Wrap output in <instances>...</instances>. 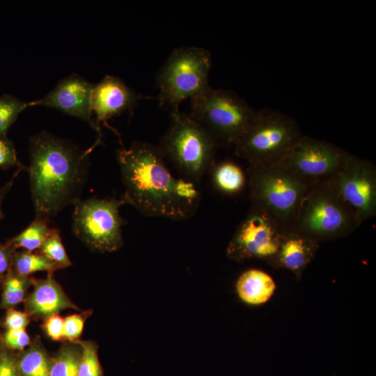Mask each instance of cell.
<instances>
[{"mask_svg":"<svg viewBox=\"0 0 376 376\" xmlns=\"http://www.w3.org/2000/svg\"><path fill=\"white\" fill-rule=\"evenodd\" d=\"M13 263L16 273L24 277L37 272H52L61 268L44 255L28 251L14 253Z\"/></svg>","mask_w":376,"mask_h":376,"instance_id":"cell-20","label":"cell"},{"mask_svg":"<svg viewBox=\"0 0 376 376\" xmlns=\"http://www.w3.org/2000/svg\"><path fill=\"white\" fill-rule=\"evenodd\" d=\"M212 182L220 192L233 195L240 192L244 187L246 176L237 164L225 161L214 164L212 169Z\"/></svg>","mask_w":376,"mask_h":376,"instance_id":"cell-18","label":"cell"},{"mask_svg":"<svg viewBox=\"0 0 376 376\" xmlns=\"http://www.w3.org/2000/svg\"><path fill=\"white\" fill-rule=\"evenodd\" d=\"M23 164L18 160L13 142L6 136H0V169L21 168Z\"/></svg>","mask_w":376,"mask_h":376,"instance_id":"cell-27","label":"cell"},{"mask_svg":"<svg viewBox=\"0 0 376 376\" xmlns=\"http://www.w3.org/2000/svg\"><path fill=\"white\" fill-rule=\"evenodd\" d=\"M3 338L6 345L13 350L24 349L30 342V338L24 329H8Z\"/></svg>","mask_w":376,"mask_h":376,"instance_id":"cell-29","label":"cell"},{"mask_svg":"<svg viewBox=\"0 0 376 376\" xmlns=\"http://www.w3.org/2000/svg\"><path fill=\"white\" fill-rule=\"evenodd\" d=\"M256 111L235 93L209 86L191 98L189 114L217 142L235 145L253 120Z\"/></svg>","mask_w":376,"mask_h":376,"instance_id":"cell-7","label":"cell"},{"mask_svg":"<svg viewBox=\"0 0 376 376\" xmlns=\"http://www.w3.org/2000/svg\"><path fill=\"white\" fill-rule=\"evenodd\" d=\"M34 288L26 301L29 315L49 317L63 309L76 308L51 274L33 281Z\"/></svg>","mask_w":376,"mask_h":376,"instance_id":"cell-16","label":"cell"},{"mask_svg":"<svg viewBox=\"0 0 376 376\" xmlns=\"http://www.w3.org/2000/svg\"><path fill=\"white\" fill-rule=\"evenodd\" d=\"M94 86L77 74L61 79L55 88L38 100L28 102L29 107L42 105L87 121L95 129L92 118V94Z\"/></svg>","mask_w":376,"mask_h":376,"instance_id":"cell-13","label":"cell"},{"mask_svg":"<svg viewBox=\"0 0 376 376\" xmlns=\"http://www.w3.org/2000/svg\"><path fill=\"white\" fill-rule=\"evenodd\" d=\"M276 283L267 272L250 269L244 272L236 282L237 293L244 303L259 306L267 302L273 296Z\"/></svg>","mask_w":376,"mask_h":376,"instance_id":"cell-17","label":"cell"},{"mask_svg":"<svg viewBox=\"0 0 376 376\" xmlns=\"http://www.w3.org/2000/svg\"><path fill=\"white\" fill-rule=\"evenodd\" d=\"M361 224L326 181L312 185L299 205L291 229L320 242L346 236Z\"/></svg>","mask_w":376,"mask_h":376,"instance_id":"cell-5","label":"cell"},{"mask_svg":"<svg viewBox=\"0 0 376 376\" xmlns=\"http://www.w3.org/2000/svg\"><path fill=\"white\" fill-rule=\"evenodd\" d=\"M303 136L297 122L276 110L256 113L235 146L236 155L249 164L279 162Z\"/></svg>","mask_w":376,"mask_h":376,"instance_id":"cell-6","label":"cell"},{"mask_svg":"<svg viewBox=\"0 0 376 376\" xmlns=\"http://www.w3.org/2000/svg\"><path fill=\"white\" fill-rule=\"evenodd\" d=\"M49 219L36 216L33 221L9 243L15 249L23 248L28 251L38 249L53 229L49 225Z\"/></svg>","mask_w":376,"mask_h":376,"instance_id":"cell-19","label":"cell"},{"mask_svg":"<svg viewBox=\"0 0 376 376\" xmlns=\"http://www.w3.org/2000/svg\"><path fill=\"white\" fill-rule=\"evenodd\" d=\"M79 345L81 355L77 376H103L96 345L90 341L79 342Z\"/></svg>","mask_w":376,"mask_h":376,"instance_id":"cell-26","label":"cell"},{"mask_svg":"<svg viewBox=\"0 0 376 376\" xmlns=\"http://www.w3.org/2000/svg\"><path fill=\"white\" fill-rule=\"evenodd\" d=\"M28 107V102L15 96L8 94L0 96V136H7L9 128Z\"/></svg>","mask_w":376,"mask_h":376,"instance_id":"cell-23","label":"cell"},{"mask_svg":"<svg viewBox=\"0 0 376 376\" xmlns=\"http://www.w3.org/2000/svg\"><path fill=\"white\" fill-rule=\"evenodd\" d=\"M125 204L122 198L79 200L74 204L73 232L93 250L116 251L123 243L122 227L126 222L120 207Z\"/></svg>","mask_w":376,"mask_h":376,"instance_id":"cell-9","label":"cell"},{"mask_svg":"<svg viewBox=\"0 0 376 376\" xmlns=\"http://www.w3.org/2000/svg\"><path fill=\"white\" fill-rule=\"evenodd\" d=\"M15 249L9 243H0V278L8 271L13 263V256Z\"/></svg>","mask_w":376,"mask_h":376,"instance_id":"cell-33","label":"cell"},{"mask_svg":"<svg viewBox=\"0 0 376 376\" xmlns=\"http://www.w3.org/2000/svg\"><path fill=\"white\" fill-rule=\"evenodd\" d=\"M318 243L292 229L285 230L276 254L269 261L275 267L300 275L314 258L319 247Z\"/></svg>","mask_w":376,"mask_h":376,"instance_id":"cell-15","label":"cell"},{"mask_svg":"<svg viewBox=\"0 0 376 376\" xmlns=\"http://www.w3.org/2000/svg\"><path fill=\"white\" fill-rule=\"evenodd\" d=\"M25 168H26L25 166L18 168L17 170L16 171V172L15 173V174L13 175V178H11V180L10 181H8V182H6L3 187H0V221H1V219L4 217V214H3L2 209H1L2 201H3L6 194L11 189V187H12V186H13V183L15 182V180L16 178V177L17 176V175L19 174V173L20 172V171H22V169H24Z\"/></svg>","mask_w":376,"mask_h":376,"instance_id":"cell-34","label":"cell"},{"mask_svg":"<svg viewBox=\"0 0 376 376\" xmlns=\"http://www.w3.org/2000/svg\"><path fill=\"white\" fill-rule=\"evenodd\" d=\"M80 355L72 346L62 348L51 362L49 376H77Z\"/></svg>","mask_w":376,"mask_h":376,"instance_id":"cell-22","label":"cell"},{"mask_svg":"<svg viewBox=\"0 0 376 376\" xmlns=\"http://www.w3.org/2000/svg\"><path fill=\"white\" fill-rule=\"evenodd\" d=\"M141 98V95L116 77L107 75L94 86L92 112L95 115V130L99 134L97 141L100 142L101 123L108 125L109 119L133 109Z\"/></svg>","mask_w":376,"mask_h":376,"instance_id":"cell-14","label":"cell"},{"mask_svg":"<svg viewBox=\"0 0 376 376\" xmlns=\"http://www.w3.org/2000/svg\"><path fill=\"white\" fill-rule=\"evenodd\" d=\"M84 317L81 314H74L64 319V338L73 340L79 338L84 328Z\"/></svg>","mask_w":376,"mask_h":376,"instance_id":"cell-28","label":"cell"},{"mask_svg":"<svg viewBox=\"0 0 376 376\" xmlns=\"http://www.w3.org/2000/svg\"><path fill=\"white\" fill-rule=\"evenodd\" d=\"M29 283V281L26 277L17 273L8 275L3 283L1 306L10 308L21 302L24 299Z\"/></svg>","mask_w":376,"mask_h":376,"instance_id":"cell-24","label":"cell"},{"mask_svg":"<svg viewBox=\"0 0 376 376\" xmlns=\"http://www.w3.org/2000/svg\"><path fill=\"white\" fill-rule=\"evenodd\" d=\"M248 175L251 205L267 212L285 230L291 229L313 185L279 162L249 164Z\"/></svg>","mask_w":376,"mask_h":376,"instance_id":"cell-3","label":"cell"},{"mask_svg":"<svg viewBox=\"0 0 376 376\" xmlns=\"http://www.w3.org/2000/svg\"><path fill=\"white\" fill-rule=\"evenodd\" d=\"M125 188L122 198L144 215L184 220L196 212V184L171 172L159 146L133 142L116 153Z\"/></svg>","mask_w":376,"mask_h":376,"instance_id":"cell-1","label":"cell"},{"mask_svg":"<svg viewBox=\"0 0 376 376\" xmlns=\"http://www.w3.org/2000/svg\"><path fill=\"white\" fill-rule=\"evenodd\" d=\"M347 155L331 143L303 135L279 163L314 185L329 180L342 168Z\"/></svg>","mask_w":376,"mask_h":376,"instance_id":"cell-12","label":"cell"},{"mask_svg":"<svg viewBox=\"0 0 376 376\" xmlns=\"http://www.w3.org/2000/svg\"><path fill=\"white\" fill-rule=\"evenodd\" d=\"M43 327L52 340H61L64 338V319L58 314L46 318Z\"/></svg>","mask_w":376,"mask_h":376,"instance_id":"cell-30","label":"cell"},{"mask_svg":"<svg viewBox=\"0 0 376 376\" xmlns=\"http://www.w3.org/2000/svg\"><path fill=\"white\" fill-rule=\"evenodd\" d=\"M284 231L267 212L251 205L229 242L226 255L236 261L250 258L269 260L276 254Z\"/></svg>","mask_w":376,"mask_h":376,"instance_id":"cell-10","label":"cell"},{"mask_svg":"<svg viewBox=\"0 0 376 376\" xmlns=\"http://www.w3.org/2000/svg\"><path fill=\"white\" fill-rule=\"evenodd\" d=\"M17 362L10 354L0 355V376H19Z\"/></svg>","mask_w":376,"mask_h":376,"instance_id":"cell-32","label":"cell"},{"mask_svg":"<svg viewBox=\"0 0 376 376\" xmlns=\"http://www.w3.org/2000/svg\"><path fill=\"white\" fill-rule=\"evenodd\" d=\"M93 148L82 152L45 131L31 137L28 171L36 216L49 219L80 200Z\"/></svg>","mask_w":376,"mask_h":376,"instance_id":"cell-2","label":"cell"},{"mask_svg":"<svg viewBox=\"0 0 376 376\" xmlns=\"http://www.w3.org/2000/svg\"><path fill=\"white\" fill-rule=\"evenodd\" d=\"M20 376H49L51 362L38 346L25 351L17 362Z\"/></svg>","mask_w":376,"mask_h":376,"instance_id":"cell-21","label":"cell"},{"mask_svg":"<svg viewBox=\"0 0 376 376\" xmlns=\"http://www.w3.org/2000/svg\"><path fill=\"white\" fill-rule=\"evenodd\" d=\"M171 123L159 146L184 178L199 183L214 165L217 141L189 114L172 110Z\"/></svg>","mask_w":376,"mask_h":376,"instance_id":"cell-4","label":"cell"},{"mask_svg":"<svg viewBox=\"0 0 376 376\" xmlns=\"http://www.w3.org/2000/svg\"><path fill=\"white\" fill-rule=\"evenodd\" d=\"M211 68L210 52L201 47H181L174 49L162 66L157 77L161 105L179 109L180 102L206 89Z\"/></svg>","mask_w":376,"mask_h":376,"instance_id":"cell-8","label":"cell"},{"mask_svg":"<svg viewBox=\"0 0 376 376\" xmlns=\"http://www.w3.org/2000/svg\"><path fill=\"white\" fill-rule=\"evenodd\" d=\"M362 223L376 213V169L370 161L348 153L342 168L327 181Z\"/></svg>","mask_w":376,"mask_h":376,"instance_id":"cell-11","label":"cell"},{"mask_svg":"<svg viewBox=\"0 0 376 376\" xmlns=\"http://www.w3.org/2000/svg\"><path fill=\"white\" fill-rule=\"evenodd\" d=\"M38 250L40 253L47 257L61 267H68L71 265L57 228L52 229Z\"/></svg>","mask_w":376,"mask_h":376,"instance_id":"cell-25","label":"cell"},{"mask_svg":"<svg viewBox=\"0 0 376 376\" xmlns=\"http://www.w3.org/2000/svg\"><path fill=\"white\" fill-rule=\"evenodd\" d=\"M29 322L27 313L11 308L6 314L5 325L8 329H25Z\"/></svg>","mask_w":376,"mask_h":376,"instance_id":"cell-31","label":"cell"}]
</instances>
